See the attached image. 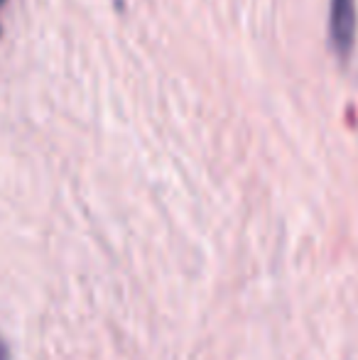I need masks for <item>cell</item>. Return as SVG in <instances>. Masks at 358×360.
<instances>
[{
  "instance_id": "obj_1",
  "label": "cell",
  "mask_w": 358,
  "mask_h": 360,
  "mask_svg": "<svg viewBox=\"0 0 358 360\" xmlns=\"http://www.w3.org/2000/svg\"><path fill=\"white\" fill-rule=\"evenodd\" d=\"M329 37L339 57L354 49L356 42V3L354 0H331L329 8Z\"/></svg>"
},
{
  "instance_id": "obj_2",
  "label": "cell",
  "mask_w": 358,
  "mask_h": 360,
  "mask_svg": "<svg viewBox=\"0 0 358 360\" xmlns=\"http://www.w3.org/2000/svg\"><path fill=\"white\" fill-rule=\"evenodd\" d=\"M0 360H10L8 358V348L3 346V341H0Z\"/></svg>"
},
{
  "instance_id": "obj_3",
  "label": "cell",
  "mask_w": 358,
  "mask_h": 360,
  "mask_svg": "<svg viewBox=\"0 0 358 360\" xmlns=\"http://www.w3.org/2000/svg\"><path fill=\"white\" fill-rule=\"evenodd\" d=\"M3 5H5V0H0V8H3Z\"/></svg>"
}]
</instances>
